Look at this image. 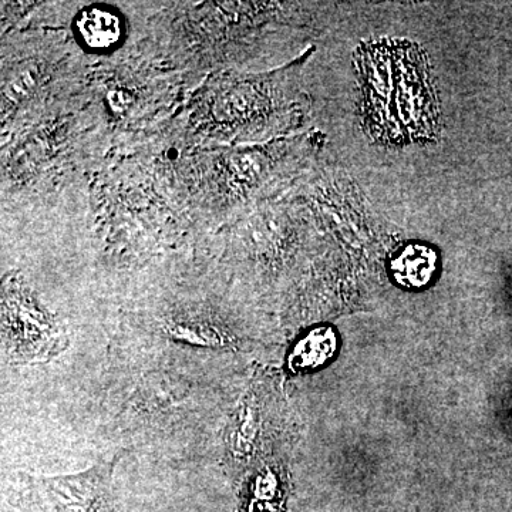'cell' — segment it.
<instances>
[{
  "label": "cell",
  "mask_w": 512,
  "mask_h": 512,
  "mask_svg": "<svg viewBox=\"0 0 512 512\" xmlns=\"http://www.w3.org/2000/svg\"><path fill=\"white\" fill-rule=\"evenodd\" d=\"M114 461L76 476L32 478L20 512H127L113 483Z\"/></svg>",
  "instance_id": "obj_2"
},
{
  "label": "cell",
  "mask_w": 512,
  "mask_h": 512,
  "mask_svg": "<svg viewBox=\"0 0 512 512\" xmlns=\"http://www.w3.org/2000/svg\"><path fill=\"white\" fill-rule=\"evenodd\" d=\"M124 19L107 5H90L80 10L74 19V32L84 49L109 52L120 45L124 37Z\"/></svg>",
  "instance_id": "obj_3"
},
{
  "label": "cell",
  "mask_w": 512,
  "mask_h": 512,
  "mask_svg": "<svg viewBox=\"0 0 512 512\" xmlns=\"http://www.w3.org/2000/svg\"><path fill=\"white\" fill-rule=\"evenodd\" d=\"M436 252L421 244H410L393 259V271L397 281L407 286L427 284L436 271Z\"/></svg>",
  "instance_id": "obj_4"
},
{
  "label": "cell",
  "mask_w": 512,
  "mask_h": 512,
  "mask_svg": "<svg viewBox=\"0 0 512 512\" xmlns=\"http://www.w3.org/2000/svg\"><path fill=\"white\" fill-rule=\"evenodd\" d=\"M362 126L383 146L436 140L440 104L426 53L409 40L384 39L357 47Z\"/></svg>",
  "instance_id": "obj_1"
}]
</instances>
